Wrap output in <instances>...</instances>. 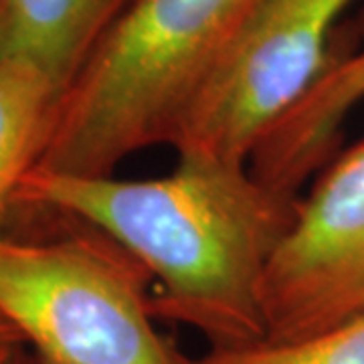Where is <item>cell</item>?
<instances>
[{"mask_svg": "<svg viewBox=\"0 0 364 364\" xmlns=\"http://www.w3.org/2000/svg\"><path fill=\"white\" fill-rule=\"evenodd\" d=\"M298 203L249 164L200 158L132 181L33 166L16 193V207L69 215L116 241L158 284L152 318L193 328L210 348L267 340L265 279Z\"/></svg>", "mask_w": 364, "mask_h": 364, "instance_id": "obj_1", "label": "cell"}, {"mask_svg": "<svg viewBox=\"0 0 364 364\" xmlns=\"http://www.w3.org/2000/svg\"><path fill=\"white\" fill-rule=\"evenodd\" d=\"M267 0H132L61 91L37 168L109 176L174 146Z\"/></svg>", "mask_w": 364, "mask_h": 364, "instance_id": "obj_2", "label": "cell"}, {"mask_svg": "<svg viewBox=\"0 0 364 364\" xmlns=\"http://www.w3.org/2000/svg\"><path fill=\"white\" fill-rule=\"evenodd\" d=\"M150 273L104 233L0 235V316L47 364H178L154 328Z\"/></svg>", "mask_w": 364, "mask_h": 364, "instance_id": "obj_3", "label": "cell"}, {"mask_svg": "<svg viewBox=\"0 0 364 364\" xmlns=\"http://www.w3.org/2000/svg\"><path fill=\"white\" fill-rule=\"evenodd\" d=\"M350 2L267 0L186 117L176 156L249 164L267 128L330 65V31Z\"/></svg>", "mask_w": 364, "mask_h": 364, "instance_id": "obj_4", "label": "cell"}, {"mask_svg": "<svg viewBox=\"0 0 364 364\" xmlns=\"http://www.w3.org/2000/svg\"><path fill=\"white\" fill-rule=\"evenodd\" d=\"M364 269V142L340 156L299 198L265 279L269 342L298 338L310 314Z\"/></svg>", "mask_w": 364, "mask_h": 364, "instance_id": "obj_5", "label": "cell"}, {"mask_svg": "<svg viewBox=\"0 0 364 364\" xmlns=\"http://www.w3.org/2000/svg\"><path fill=\"white\" fill-rule=\"evenodd\" d=\"M364 100V49L330 63L296 104L273 122L249 158L253 176L275 193L299 188L324 166L340 126Z\"/></svg>", "mask_w": 364, "mask_h": 364, "instance_id": "obj_6", "label": "cell"}, {"mask_svg": "<svg viewBox=\"0 0 364 364\" xmlns=\"http://www.w3.org/2000/svg\"><path fill=\"white\" fill-rule=\"evenodd\" d=\"M130 2L0 0L4 57L35 63L63 91Z\"/></svg>", "mask_w": 364, "mask_h": 364, "instance_id": "obj_7", "label": "cell"}, {"mask_svg": "<svg viewBox=\"0 0 364 364\" xmlns=\"http://www.w3.org/2000/svg\"><path fill=\"white\" fill-rule=\"evenodd\" d=\"M59 93L35 63L0 59V235L21 182L39 160Z\"/></svg>", "mask_w": 364, "mask_h": 364, "instance_id": "obj_8", "label": "cell"}, {"mask_svg": "<svg viewBox=\"0 0 364 364\" xmlns=\"http://www.w3.org/2000/svg\"><path fill=\"white\" fill-rule=\"evenodd\" d=\"M178 364H364V316L289 342L208 348L198 356L178 352Z\"/></svg>", "mask_w": 364, "mask_h": 364, "instance_id": "obj_9", "label": "cell"}, {"mask_svg": "<svg viewBox=\"0 0 364 364\" xmlns=\"http://www.w3.org/2000/svg\"><path fill=\"white\" fill-rule=\"evenodd\" d=\"M364 316V269L352 275L346 284L332 291L328 298L310 314V318L306 320V324L299 332V338L318 334L322 330H328L332 326L344 324L356 318Z\"/></svg>", "mask_w": 364, "mask_h": 364, "instance_id": "obj_10", "label": "cell"}, {"mask_svg": "<svg viewBox=\"0 0 364 364\" xmlns=\"http://www.w3.org/2000/svg\"><path fill=\"white\" fill-rule=\"evenodd\" d=\"M9 364H47L35 350H28L25 344H21Z\"/></svg>", "mask_w": 364, "mask_h": 364, "instance_id": "obj_11", "label": "cell"}, {"mask_svg": "<svg viewBox=\"0 0 364 364\" xmlns=\"http://www.w3.org/2000/svg\"><path fill=\"white\" fill-rule=\"evenodd\" d=\"M0 344H25L21 334L14 330V326L9 324L2 316H0Z\"/></svg>", "mask_w": 364, "mask_h": 364, "instance_id": "obj_12", "label": "cell"}, {"mask_svg": "<svg viewBox=\"0 0 364 364\" xmlns=\"http://www.w3.org/2000/svg\"><path fill=\"white\" fill-rule=\"evenodd\" d=\"M21 344H0V364H9Z\"/></svg>", "mask_w": 364, "mask_h": 364, "instance_id": "obj_13", "label": "cell"}, {"mask_svg": "<svg viewBox=\"0 0 364 364\" xmlns=\"http://www.w3.org/2000/svg\"><path fill=\"white\" fill-rule=\"evenodd\" d=\"M4 57V43H2V14H0V59Z\"/></svg>", "mask_w": 364, "mask_h": 364, "instance_id": "obj_14", "label": "cell"}]
</instances>
